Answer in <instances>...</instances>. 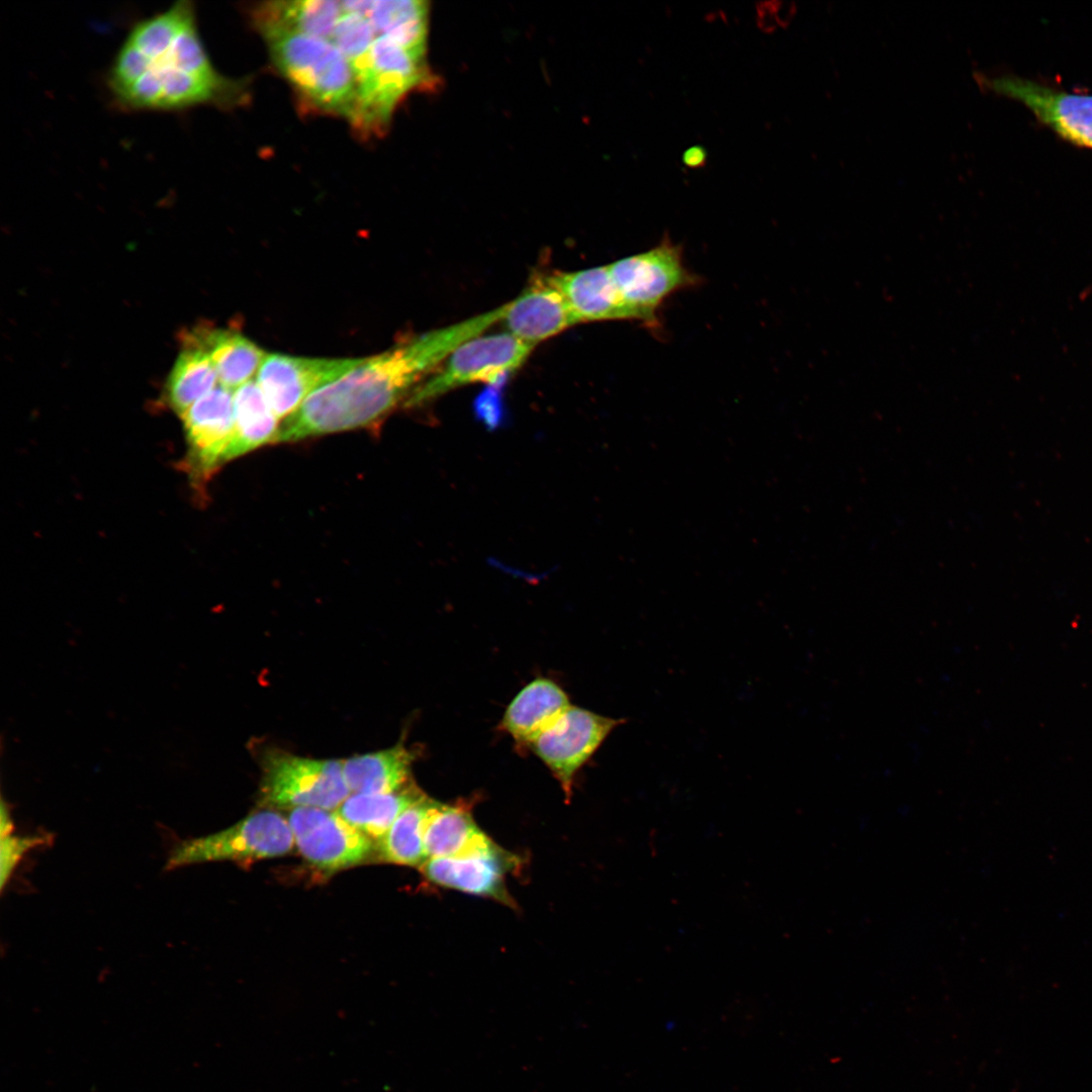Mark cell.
I'll use <instances>...</instances> for the list:
<instances>
[{"instance_id": "cell-1", "label": "cell", "mask_w": 1092, "mask_h": 1092, "mask_svg": "<svg viewBox=\"0 0 1092 1092\" xmlns=\"http://www.w3.org/2000/svg\"><path fill=\"white\" fill-rule=\"evenodd\" d=\"M113 105L124 111L177 112L230 107L242 87L212 65L192 1L180 0L135 22L105 77Z\"/></svg>"}, {"instance_id": "cell-2", "label": "cell", "mask_w": 1092, "mask_h": 1092, "mask_svg": "<svg viewBox=\"0 0 1092 1092\" xmlns=\"http://www.w3.org/2000/svg\"><path fill=\"white\" fill-rule=\"evenodd\" d=\"M502 306L427 332L379 355L308 396L280 425L276 443L363 428L391 411L413 385L464 342L499 322Z\"/></svg>"}, {"instance_id": "cell-3", "label": "cell", "mask_w": 1092, "mask_h": 1092, "mask_svg": "<svg viewBox=\"0 0 1092 1092\" xmlns=\"http://www.w3.org/2000/svg\"><path fill=\"white\" fill-rule=\"evenodd\" d=\"M274 65L309 106L351 119L357 99L353 71L329 39L289 31L263 34Z\"/></svg>"}, {"instance_id": "cell-4", "label": "cell", "mask_w": 1092, "mask_h": 1092, "mask_svg": "<svg viewBox=\"0 0 1092 1092\" xmlns=\"http://www.w3.org/2000/svg\"><path fill=\"white\" fill-rule=\"evenodd\" d=\"M426 59L386 36L375 38L366 63L355 76L357 99L350 121L359 133L379 134L404 96L436 83Z\"/></svg>"}, {"instance_id": "cell-5", "label": "cell", "mask_w": 1092, "mask_h": 1092, "mask_svg": "<svg viewBox=\"0 0 1092 1092\" xmlns=\"http://www.w3.org/2000/svg\"><path fill=\"white\" fill-rule=\"evenodd\" d=\"M632 320L651 330L660 327L658 309L671 294L698 283L685 265L679 245L667 236L653 248L608 265Z\"/></svg>"}, {"instance_id": "cell-6", "label": "cell", "mask_w": 1092, "mask_h": 1092, "mask_svg": "<svg viewBox=\"0 0 1092 1092\" xmlns=\"http://www.w3.org/2000/svg\"><path fill=\"white\" fill-rule=\"evenodd\" d=\"M294 845L287 819L272 810L257 811L216 833L180 841L172 848L166 869L220 860L250 863L285 855Z\"/></svg>"}, {"instance_id": "cell-7", "label": "cell", "mask_w": 1092, "mask_h": 1092, "mask_svg": "<svg viewBox=\"0 0 1092 1092\" xmlns=\"http://www.w3.org/2000/svg\"><path fill=\"white\" fill-rule=\"evenodd\" d=\"M260 802L270 808L338 809L350 796L343 761L269 750L262 759Z\"/></svg>"}, {"instance_id": "cell-8", "label": "cell", "mask_w": 1092, "mask_h": 1092, "mask_svg": "<svg viewBox=\"0 0 1092 1092\" xmlns=\"http://www.w3.org/2000/svg\"><path fill=\"white\" fill-rule=\"evenodd\" d=\"M535 346L510 333L479 335L457 347L444 366L406 397L408 407L422 405L450 390L473 382L499 385L523 365Z\"/></svg>"}, {"instance_id": "cell-9", "label": "cell", "mask_w": 1092, "mask_h": 1092, "mask_svg": "<svg viewBox=\"0 0 1092 1092\" xmlns=\"http://www.w3.org/2000/svg\"><path fill=\"white\" fill-rule=\"evenodd\" d=\"M982 89L1018 101L1067 143L1092 150V94L1059 89L1011 74L976 73Z\"/></svg>"}, {"instance_id": "cell-10", "label": "cell", "mask_w": 1092, "mask_h": 1092, "mask_svg": "<svg viewBox=\"0 0 1092 1092\" xmlns=\"http://www.w3.org/2000/svg\"><path fill=\"white\" fill-rule=\"evenodd\" d=\"M623 719L570 705L529 747L548 766L567 799L574 777Z\"/></svg>"}, {"instance_id": "cell-11", "label": "cell", "mask_w": 1092, "mask_h": 1092, "mask_svg": "<svg viewBox=\"0 0 1092 1092\" xmlns=\"http://www.w3.org/2000/svg\"><path fill=\"white\" fill-rule=\"evenodd\" d=\"M287 820L301 856L326 875L363 863L374 849L372 839L347 823L337 811L294 808Z\"/></svg>"}, {"instance_id": "cell-12", "label": "cell", "mask_w": 1092, "mask_h": 1092, "mask_svg": "<svg viewBox=\"0 0 1092 1092\" xmlns=\"http://www.w3.org/2000/svg\"><path fill=\"white\" fill-rule=\"evenodd\" d=\"M364 358H306L267 353L256 376L278 419L293 414L312 393L341 378Z\"/></svg>"}, {"instance_id": "cell-13", "label": "cell", "mask_w": 1092, "mask_h": 1092, "mask_svg": "<svg viewBox=\"0 0 1092 1092\" xmlns=\"http://www.w3.org/2000/svg\"><path fill=\"white\" fill-rule=\"evenodd\" d=\"M233 394L218 384L179 416L191 463L202 475L208 476L224 462L235 431Z\"/></svg>"}, {"instance_id": "cell-14", "label": "cell", "mask_w": 1092, "mask_h": 1092, "mask_svg": "<svg viewBox=\"0 0 1092 1092\" xmlns=\"http://www.w3.org/2000/svg\"><path fill=\"white\" fill-rule=\"evenodd\" d=\"M516 856L495 846L471 855L428 858L420 868L425 878L440 887L497 900L512 906L506 875Z\"/></svg>"}, {"instance_id": "cell-15", "label": "cell", "mask_w": 1092, "mask_h": 1092, "mask_svg": "<svg viewBox=\"0 0 1092 1092\" xmlns=\"http://www.w3.org/2000/svg\"><path fill=\"white\" fill-rule=\"evenodd\" d=\"M500 321L508 333L533 346L576 325L564 297L546 276L504 304Z\"/></svg>"}, {"instance_id": "cell-16", "label": "cell", "mask_w": 1092, "mask_h": 1092, "mask_svg": "<svg viewBox=\"0 0 1092 1092\" xmlns=\"http://www.w3.org/2000/svg\"><path fill=\"white\" fill-rule=\"evenodd\" d=\"M564 297L576 324L632 320L607 266L546 276Z\"/></svg>"}, {"instance_id": "cell-17", "label": "cell", "mask_w": 1092, "mask_h": 1092, "mask_svg": "<svg viewBox=\"0 0 1092 1092\" xmlns=\"http://www.w3.org/2000/svg\"><path fill=\"white\" fill-rule=\"evenodd\" d=\"M346 10L365 16L377 36H386L415 55L427 58L428 2L421 0L345 1Z\"/></svg>"}, {"instance_id": "cell-18", "label": "cell", "mask_w": 1092, "mask_h": 1092, "mask_svg": "<svg viewBox=\"0 0 1092 1092\" xmlns=\"http://www.w3.org/2000/svg\"><path fill=\"white\" fill-rule=\"evenodd\" d=\"M570 707L566 693L553 680L536 678L525 686L507 707L502 730L527 745Z\"/></svg>"}, {"instance_id": "cell-19", "label": "cell", "mask_w": 1092, "mask_h": 1092, "mask_svg": "<svg viewBox=\"0 0 1092 1092\" xmlns=\"http://www.w3.org/2000/svg\"><path fill=\"white\" fill-rule=\"evenodd\" d=\"M424 844L427 859L471 855L496 846L477 826L468 807L438 801L426 820Z\"/></svg>"}, {"instance_id": "cell-20", "label": "cell", "mask_w": 1092, "mask_h": 1092, "mask_svg": "<svg viewBox=\"0 0 1092 1092\" xmlns=\"http://www.w3.org/2000/svg\"><path fill=\"white\" fill-rule=\"evenodd\" d=\"M342 14V1H269L258 4L252 18L262 35L289 31L331 40Z\"/></svg>"}, {"instance_id": "cell-21", "label": "cell", "mask_w": 1092, "mask_h": 1092, "mask_svg": "<svg viewBox=\"0 0 1092 1092\" xmlns=\"http://www.w3.org/2000/svg\"><path fill=\"white\" fill-rule=\"evenodd\" d=\"M188 344L209 356L218 384L235 391L259 370L266 352L239 332L215 329L193 334Z\"/></svg>"}, {"instance_id": "cell-22", "label": "cell", "mask_w": 1092, "mask_h": 1092, "mask_svg": "<svg viewBox=\"0 0 1092 1092\" xmlns=\"http://www.w3.org/2000/svg\"><path fill=\"white\" fill-rule=\"evenodd\" d=\"M414 754L403 744L355 755L343 761L346 784L353 794H384L408 785Z\"/></svg>"}, {"instance_id": "cell-23", "label": "cell", "mask_w": 1092, "mask_h": 1092, "mask_svg": "<svg viewBox=\"0 0 1092 1092\" xmlns=\"http://www.w3.org/2000/svg\"><path fill=\"white\" fill-rule=\"evenodd\" d=\"M235 431L224 462L262 445L276 443L280 425L255 380L237 388L233 394Z\"/></svg>"}, {"instance_id": "cell-24", "label": "cell", "mask_w": 1092, "mask_h": 1092, "mask_svg": "<svg viewBox=\"0 0 1092 1092\" xmlns=\"http://www.w3.org/2000/svg\"><path fill=\"white\" fill-rule=\"evenodd\" d=\"M424 795L411 782L390 793L353 794L336 811L351 826L371 839L379 840L396 818Z\"/></svg>"}, {"instance_id": "cell-25", "label": "cell", "mask_w": 1092, "mask_h": 1092, "mask_svg": "<svg viewBox=\"0 0 1092 1092\" xmlns=\"http://www.w3.org/2000/svg\"><path fill=\"white\" fill-rule=\"evenodd\" d=\"M435 800L426 795L408 806L378 840L380 860L399 866H422L427 860L424 831Z\"/></svg>"}, {"instance_id": "cell-26", "label": "cell", "mask_w": 1092, "mask_h": 1092, "mask_svg": "<svg viewBox=\"0 0 1092 1092\" xmlns=\"http://www.w3.org/2000/svg\"><path fill=\"white\" fill-rule=\"evenodd\" d=\"M218 379L208 354L187 344L179 354L167 381V398L179 416L217 386Z\"/></svg>"}, {"instance_id": "cell-27", "label": "cell", "mask_w": 1092, "mask_h": 1092, "mask_svg": "<svg viewBox=\"0 0 1092 1092\" xmlns=\"http://www.w3.org/2000/svg\"><path fill=\"white\" fill-rule=\"evenodd\" d=\"M376 37L365 16L343 9L331 41L344 55L355 77L367 61Z\"/></svg>"}, {"instance_id": "cell-28", "label": "cell", "mask_w": 1092, "mask_h": 1092, "mask_svg": "<svg viewBox=\"0 0 1092 1092\" xmlns=\"http://www.w3.org/2000/svg\"><path fill=\"white\" fill-rule=\"evenodd\" d=\"M52 838L48 834L13 835L10 833L1 836L0 886L2 891L22 857L29 850L48 844Z\"/></svg>"}, {"instance_id": "cell-29", "label": "cell", "mask_w": 1092, "mask_h": 1092, "mask_svg": "<svg viewBox=\"0 0 1092 1092\" xmlns=\"http://www.w3.org/2000/svg\"><path fill=\"white\" fill-rule=\"evenodd\" d=\"M475 413L488 429H495L503 420L500 397L494 390L484 391L475 400Z\"/></svg>"}, {"instance_id": "cell-30", "label": "cell", "mask_w": 1092, "mask_h": 1092, "mask_svg": "<svg viewBox=\"0 0 1092 1092\" xmlns=\"http://www.w3.org/2000/svg\"><path fill=\"white\" fill-rule=\"evenodd\" d=\"M756 13L757 24L762 31L771 32L779 25L775 1L758 3Z\"/></svg>"}, {"instance_id": "cell-31", "label": "cell", "mask_w": 1092, "mask_h": 1092, "mask_svg": "<svg viewBox=\"0 0 1092 1092\" xmlns=\"http://www.w3.org/2000/svg\"><path fill=\"white\" fill-rule=\"evenodd\" d=\"M707 159V150L701 145H695L688 148L681 155L682 164L690 169H700L705 167Z\"/></svg>"}, {"instance_id": "cell-32", "label": "cell", "mask_w": 1092, "mask_h": 1092, "mask_svg": "<svg viewBox=\"0 0 1092 1092\" xmlns=\"http://www.w3.org/2000/svg\"><path fill=\"white\" fill-rule=\"evenodd\" d=\"M13 828H14V825H13V821H12L11 816H10L9 808L7 807L4 800H2V803H1V823H0L1 836L12 833Z\"/></svg>"}]
</instances>
